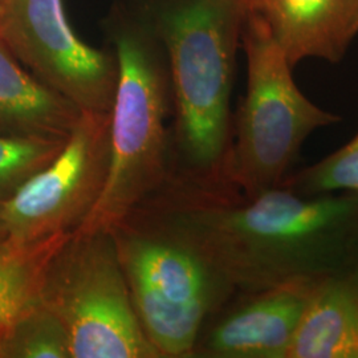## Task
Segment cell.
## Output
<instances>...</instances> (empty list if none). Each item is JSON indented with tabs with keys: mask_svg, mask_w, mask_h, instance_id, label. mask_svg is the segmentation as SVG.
<instances>
[{
	"mask_svg": "<svg viewBox=\"0 0 358 358\" xmlns=\"http://www.w3.org/2000/svg\"><path fill=\"white\" fill-rule=\"evenodd\" d=\"M146 214L195 244L236 292L358 264V192L301 196L279 186L245 196L173 179Z\"/></svg>",
	"mask_w": 358,
	"mask_h": 358,
	"instance_id": "obj_1",
	"label": "cell"
},
{
	"mask_svg": "<svg viewBox=\"0 0 358 358\" xmlns=\"http://www.w3.org/2000/svg\"><path fill=\"white\" fill-rule=\"evenodd\" d=\"M141 11L166 55L176 115V179L203 189H229L230 100L243 0H145Z\"/></svg>",
	"mask_w": 358,
	"mask_h": 358,
	"instance_id": "obj_2",
	"label": "cell"
},
{
	"mask_svg": "<svg viewBox=\"0 0 358 358\" xmlns=\"http://www.w3.org/2000/svg\"><path fill=\"white\" fill-rule=\"evenodd\" d=\"M109 32L118 62L109 170L97 203L76 231L112 230L164 187L169 167L173 92L165 51L149 24L125 6L113 10Z\"/></svg>",
	"mask_w": 358,
	"mask_h": 358,
	"instance_id": "obj_3",
	"label": "cell"
},
{
	"mask_svg": "<svg viewBox=\"0 0 358 358\" xmlns=\"http://www.w3.org/2000/svg\"><path fill=\"white\" fill-rule=\"evenodd\" d=\"M129 292L159 358H190L236 291L189 239L141 210L112 229Z\"/></svg>",
	"mask_w": 358,
	"mask_h": 358,
	"instance_id": "obj_4",
	"label": "cell"
},
{
	"mask_svg": "<svg viewBox=\"0 0 358 358\" xmlns=\"http://www.w3.org/2000/svg\"><path fill=\"white\" fill-rule=\"evenodd\" d=\"M241 47L247 59V92L232 117L226 183L252 196L282 186L308 137L341 117L321 109L299 90L294 68L257 15L244 13Z\"/></svg>",
	"mask_w": 358,
	"mask_h": 358,
	"instance_id": "obj_5",
	"label": "cell"
},
{
	"mask_svg": "<svg viewBox=\"0 0 358 358\" xmlns=\"http://www.w3.org/2000/svg\"><path fill=\"white\" fill-rule=\"evenodd\" d=\"M38 300L62 321L71 358H159L133 306L112 230L71 234L44 269Z\"/></svg>",
	"mask_w": 358,
	"mask_h": 358,
	"instance_id": "obj_6",
	"label": "cell"
},
{
	"mask_svg": "<svg viewBox=\"0 0 358 358\" xmlns=\"http://www.w3.org/2000/svg\"><path fill=\"white\" fill-rule=\"evenodd\" d=\"M110 161V113H84L47 166L0 201V242L32 244L71 235L90 217Z\"/></svg>",
	"mask_w": 358,
	"mask_h": 358,
	"instance_id": "obj_7",
	"label": "cell"
},
{
	"mask_svg": "<svg viewBox=\"0 0 358 358\" xmlns=\"http://www.w3.org/2000/svg\"><path fill=\"white\" fill-rule=\"evenodd\" d=\"M0 38L48 88L84 113H110L118 81L113 51L77 38L63 0H0Z\"/></svg>",
	"mask_w": 358,
	"mask_h": 358,
	"instance_id": "obj_8",
	"label": "cell"
},
{
	"mask_svg": "<svg viewBox=\"0 0 358 358\" xmlns=\"http://www.w3.org/2000/svg\"><path fill=\"white\" fill-rule=\"evenodd\" d=\"M324 278H299L260 291L236 292L207 320L192 357H288Z\"/></svg>",
	"mask_w": 358,
	"mask_h": 358,
	"instance_id": "obj_9",
	"label": "cell"
},
{
	"mask_svg": "<svg viewBox=\"0 0 358 358\" xmlns=\"http://www.w3.org/2000/svg\"><path fill=\"white\" fill-rule=\"evenodd\" d=\"M243 6L267 24L294 69L306 59L337 64L349 48L344 0H243Z\"/></svg>",
	"mask_w": 358,
	"mask_h": 358,
	"instance_id": "obj_10",
	"label": "cell"
},
{
	"mask_svg": "<svg viewBox=\"0 0 358 358\" xmlns=\"http://www.w3.org/2000/svg\"><path fill=\"white\" fill-rule=\"evenodd\" d=\"M81 115L27 71L0 38V136L66 140Z\"/></svg>",
	"mask_w": 358,
	"mask_h": 358,
	"instance_id": "obj_11",
	"label": "cell"
},
{
	"mask_svg": "<svg viewBox=\"0 0 358 358\" xmlns=\"http://www.w3.org/2000/svg\"><path fill=\"white\" fill-rule=\"evenodd\" d=\"M287 358H358V266L321 280Z\"/></svg>",
	"mask_w": 358,
	"mask_h": 358,
	"instance_id": "obj_12",
	"label": "cell"
},
{
	"mask_svg": "<svg viewBox=\"0 0 358 358\" xmlns=\"http://www.w3.org/2000/svg\"><path fill=\"white\" fill-rule=\"evenodd\" d=\"M68 236L32 244L0 242V332L38 300L44 269Z\"/></svg>",
	"mask_w": 358,
	"mask_h": 358,
	"instance_id": "obj_13",
	"label": "cell"
},
{
	"mask_svg": "<svg viewBox=\"0 0 358 358\" xmlns=\"http://www.w3.org/2000/svg\"><path fill=\"white\" fill-rule=\"evenodd\" d=\"M1 358H71L62 321L40 300L0 332Z\"/></svg>",
	"mask_w": 358,
	"mask_h": 358,
	"instance_id": "obj_14",
	"label": "cell"
},
{
	"mask_svg": "<svg viewBox=\"0 0 358 358\" xmlns=\"http://www.w3.org/2000/svg\"><path fill=\"white\" fill-rule=\"evenodd\" d=\"M282 186L301 196L358 192V133L319 162L292 171Z\"/></svg>",
	"mask_w": 358,
	"mask_h": 358,
	"instance_id": "obj_15",
	"label": "cell"
},
{
	"mask_svg": "<svg viewBox=\"0 0 358 358\" xmlns=\"http://www.w3.org/2000/svg\"><path fill=\"white\" fill-rule=\"evenodd\" d=\"M66 140L0 136V201L47 166Z\"/></svg>",
	"mask_w": 358,
	"mask_h": 358,
	"instance_id": "obj_16",
	"label": "cell"
},
{
	"mask_svg": "<svg viewBox=\"0 0 358 358\" xmlns=\"http://www.w3.org/2000/svg\"><path fill=\"white\" fill-rule=\"evenodd\" d=\"M344 38L350 45L358 35V0H344Z\"/></svg>",
	"mask_w": 358,
	"mask_h": 358,
	"instance_id": "obj_17",
	"label": "cell"
},
{
	"mask_svg": "<svg viewBox=\"0 0 358 358\" xmlns=\"http://www.w3.org/2000/svg\"><path fill=\"white\" fill-rule=\"evenodd\" d=\"M357 266H358V264H357Z\"/></svg>",
	"mask_w": 358,
	"mask_h": 358,
	"instance_id": "obj_18",
	"label": "cell"
}]
</instances>
